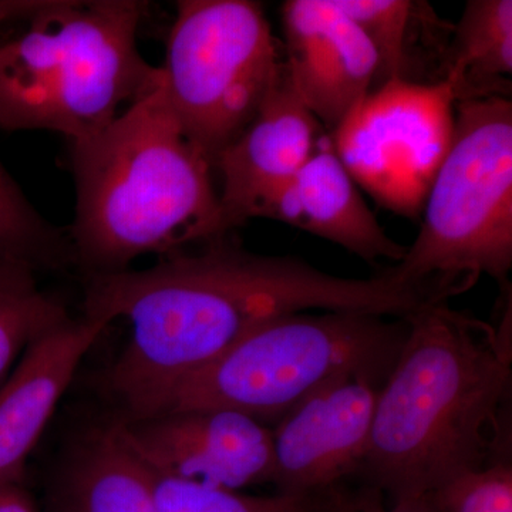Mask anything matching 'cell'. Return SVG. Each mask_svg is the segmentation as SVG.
I'll return each mask as SVG.
<instances>
[{
    "mask_svg": "<svg viewBox=\"0 0 512 512\" xmlns=\"http://www.w3.org/2000/svg\"><path fill=\"white\" fill-rule=\"evenodd\" d=\"M433 302L394 268L343 278L296 256L254 254L225 234L151 268L86 276L83 313L130 323V339L107 384L120 416L140 419L177 384L276 318L299 312L406 318Z\"/></svg>",
    "mask_w": 512,
    "mask_h": 512,
    "instance_id": "1",
    "label": "cell"
},
{
    "mask_svg": "<svg viewBox=\"0 0 512 512\" xmlns=\"http://www.w3.org/2000/svg\"><path fill=\"white\" fill-rule=\"evenodd\" d=\"M377 394L362 473L393 501L511 460L512 349L507 326L427 303Z\"/></svg>",
    "mask_w": 512,
    "mask_h": 512,
    "instance_id": "2",
    "label": "cell"
},
{
    "mask_svg": "<svg viewBox=\"0 0 512 512\" xmlns=\"http://www.w3.org/2000/svg\"><path fill=\"white\" fill-rule=\"evenodd\" d=\"M70 160L76 214L67 235L74 265L86 276L231 232L214 167L185 136L161 77L109 126L73 141Z\"/></svg>",
    "mask_w": 512,
    "mask_h": 512,
    "instance_id": "3",
    "label": "cell"
},
{
    "mask_svg": "<svg viewBox=\"0 0 512 512\" xmlns=\"http://www.w3.org/2000/svg\"><path fill=\"white\" fill-rule=\"evenodd\" d=\"M147 3L40 0L26 29L0 42V128L99 133L160 82L137 45Z\"/></svg>",
    "mask_w": 512,
    "mask_h": 512,
    "instance_id": "4",
    "label": "cell"
},
{
    "mask_svg": "<svg viewBox=\"0 0 512 512\" xmlns=\"http://www.w3.org/2000/svg\"><path fill=\"white\" fill-rule=\"evenodd\" d=\"M407 336L404 318L363 312H299L259 326L174 387L150 416L227 409L278 421L348 376L383 384ZM147 417V416H146Z\"/></svg>",
    "mask_w": 512,
    "mask_h": 512,
    "instance_id": "5",
    "label": "cell"
},
{
    "mask_svg": "<svg viewBox=\"0 0 512 512\" xmlns=\"http://www.w3.org/2000/svg\"><path fill=\"white\" fill-rule=\"evenodd\" d=\"M419 235L399 264L407 284L448 301L512 268V101H458L453 143L424 201Z\"/></svg>",
    "mask_w": 512,
    "mask_h": 512,
    "instance_id": "6",
    "label": "cell"
},
{
    "mask_svg": "<svg viewBox=\"0 0 512 512\" xmlns=\"http://www.w3.org/2000/svg\"><path fill=\"white\" fill-rule=\"evenodd\" d=\"M281 64L261 3L177 2L161 83L185 136L212 167L255 119Z\"/></svg>",
    "mask_w": 512,
    "mask_h": 512,
    "instance_id": "7",
    "label": "cell"
},
{
    "mask_svg": "<svg viewBox=\"0 0 512 512\" xmlns=\"http://www.w3.org/2000/svg\"><path fill=\"white\" fill-rule=\"evenodd\" d=\"M456 96L446 82L389 80L330 133L346 170L394 214L417 218L453 143Z\"/></svg>",
    "mask_w": 512,
    "mask_h": 512,
    "instance_id": "8",
    "label": "cell"
},
{
    "mask_svg": "<svg viewBox=\"0 0 512 512\" xmlns=\"http://www.w3.org/2000/svg\"><path fill=\"white\" fill-rule=\"evenodd\" d=\"M119 419L128 443L154 473L228 491L272 483V430L247 414L188 409Z\"/></svg>",
    "mask_w": 512,
    "mask_h": 512,
    "instance_id": "9",
    "label": "cell"
},
{
    "mask_svg": "<svg viewBox=\"0 0 512 512\" xmlns=\"http://www.w3.org/2000/svg\"><path fill=\"white\" fill-rule=\"evenodd\" d=\"M382 384L348 376L313 393L272 430L279 493H323L365 460Z\"/></svg>",
    "mask_w": 512,
    "mask_h": 512,
    "instance_id": "10",
    "label": "cell"
},
{
    "mask_svg": "<svg viewBox=\"0 0 512 512\" xmlns=\"http://www.w3.org/2000/svg\"><path fill=\"white\" fill-rule=\"evenodd\" d=\"M282 26L293 87L333 131L380 83L375 47L333 0H288Z\"/></svg>",
    "mask_w": 512,
    "mask_h": 512,
    "instance_id": "11",
    "label": "cell"
},
{
    "mask_svg": "<svg viewBox=\"0 0 512 512\" xmlns=\"http://www.w3.org/2000/svg\"><path fill=\"white\" fill-rule=\"evenodd\" d=\"M323 134L322 124L299 97L282 62L255 119L214 164L229 231L247 221L249 208L259 198L301 170Z\"/></svg>",
    "mask_w": 512,
    "mask_h": 512,
    "instance_id": "12",
    "label": "cell"
},
{
    "mask_svg": "<svg viewBox=\"0 0 512 512\" xmlns=\"http://www.w3.org/2000/svg\"><path fill=\"white\" fill-rule=\"evenodd\" d=\"M111 323L70 318L33 340L0 386V487L23 484L30 454L84 355Z\"/></svg>",
    "mask_w": 512,
    "mask_h": 512,
    "instance_id": "13",
    "label": "cell"
},
{
    "mask_svg": "<svg viewBox=\"0 0 512 512\" xmlns=\"http://www.w3.org/2000/svg\"><path fill=\"white\" fill-rule=\"evenodd\" d=\"M251 218L292 225L333 242L366 262L390 259L399 264L407 252L406 245L390 238L367 207L326 133L291 180L249 208L247 221Z\"/></svg>",
    "mask_w": 512,
    "mask_h": 512,
    "instance_id": "14",
    "label": "cell"
},
{
    "mask_svg": "<svg viewBox=\"0 0 512 512\" xmlns=\"http://www.w3.org/2000/svg\"><path fill=\"white\" fill-rule=\"evenodd\" d=\"M59 466L55 512H161L150 470L128 443L119 416L83 427Z\"/></svg>",
    "mask_w": 512,
    "mask_h": 512,
    "instance_id": "15",
    "label": "cell"
},
{
    "mask_svg": "<svg viewBox=\"0 0 512 512\" xmlns=\"http://www.w3.org/2000/svg\"><path fill=\"white\" fill-rule=\"evenodd\" d=\"M375 47L380 84L389 80L431 84L426 73L446 72L453 25L427 2L414 0H333Z\"/></svg>",
    "mask_w": 512,
    "mask_h": 512,
    "instance_id": "16",
    "label": "cell"
},
{
    "mask_svg": "<svg viewBox=\"0 0 512 512\" xmlns=\"http://www.w3.org/2000/svg\"><path fill=\"white\" fill-rule=\"evenodd\" d=\"M511 0H470L453 26L443 82L458 101L510 97Z\"/></svg>",
    "mask_w": 512,
    "mask_h": 512,
    "instance_id": "17",
    "label": "cell"
},
{
    "mask_svg": "<svg viewBox=\"0 0 512 512\" xmlns=\"http://www.w3.org/2000/svg\"><path fill=\"white\" fill-rule=\"evenodd\" d=\"M74 265L69 235L30 204L0 163V266L39 274Z\"/></svg>",
    "mask_w": 512,
    "mask_h": 512,
    "instance_id": "18",
    "label": "cell"
},
{
    "mask_svg": "<svg viewBox=\"0 0 512 512\" xmlns=\"http://www.w3.org/2000/svg\"><path fill=\"white\" fill-rule=\"evenodd\" d=\"M69 319L62 303L37 288L35 274L0 266V386L33 340Z\"/></svg>",
    "mask_w": 512,
    "mask_h": 512,
    "instance_id": "19",
    "label": "cell"
},
{
    "mask_svg": "<svg viewBox=\"0 0 512 512\" xmlns=\"http://www.w3.org/2000/svg\"><path fill=\"white\" fill-rule=\"evenodd\" d=\"M150 474L161 512H313L315 508L312 495L278 493L272 497H251L163 476L153 470Z\"/></svg>",
    "mask_w": 512,
    "mask_h": 512,
    "instance_id": "20",
    "label": "cell"
},
{
    "mask_svg": "<svg viewBox=\"0 0 512 512\" xmlns=\"http://www.w3.org/2000/svg\"><path fill=\"white\" fill-rule=\"evenodd\" d=\"M429 495L440 512H512L511 460L453 478Z\"/></svg>",
    "mask_w": 512,
    "mask_h": 512,
    "instance_id": "21",
    "label": "cell"
},
{
    "mask_svg": "<svg viewBox=\"0 0 512 512\" xmlns=\"http://www.w3.org/2000/svg\"><path fill=\"white\" fill-rule=\"evenodd\" d=\"M0 512H37L23 484L0 487Z\"/></svg>",
    "mask_w": 512,
    "mask_h": 512,
    "instance_id": "22",
    "label": "cell"
},
{
    "mask_svg": "<svg viewBox=\"0 0 512 512\" xmlns=\"http://www.w3.org/2000/svg\"><path fill=\"white\" fill-rule=\"evenodd\" d=\"M40 0H0V28L13 19H28Z\"/></svg>",
    "mask_w": 512,
    "mask_h": 512,
    "instance_id": "23",
    "label": "cell"
},
{
    "mask_svg": "<svg viewBox=\"0 0 512 512\" xmlns=\"http://www.w3.org/2000/svg\"><path fill=\"white\" fill-rule=\"evenodd\" d=\"M386 512H440L431 501L429 494L393 501L392 510Z\"/></svg>",
    "mask_w": 512,
    "mask_h": 512,
    "instance_id": "24",
    "label": "cell"
}]
</instances>
